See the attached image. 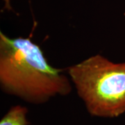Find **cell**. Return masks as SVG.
Masks as SVG:
<instances>
[{"mask_svg": "<svg viewBox=\"0 0 125 125\" xmlns=\"http://www.w3.org/2000/svg\"><path fill=\"white\" fill-rule=\"evenodd\" d=\"M28 109L25 106L16 105L11 107L0 120V125H29Z\"/></svg>", "mask_w": 125, "mask_h": 125, "instance_id": "3957f363", "label": "cell"}, {"mask_svg": "<svg viewBox=\"0 0 125 125\" xmlns=\"http://www.w3.org/2000/svg\"><path fill=\"white\" fill-rule=\"evenodd\" d=\"M4 8L7 10H11V6H10V0H4Z\"/></svg>", "mask_w": 125, "mask_h": 125, "instance_id": "277c9868", "label": "cell"}, {"mask_svg": "<svg viewBox=\"0 0 125 125\" xmlns=\"http://www.w3.org/2000/svg\"><path fill=\"white\" fill-rule=\"evenodd\" d=\"M52 67L30 38H10L0 31V84L5 93L40 104L72 91L70 79Z\"/></svg>", "mask_w": 125, "mask_h": 125, "instance_id": "6da1fadb", "label": "cell"}, {"mask_svg": "<svg viewBox=\"0 0 125 125\" xmlns=\"http://www.w3.org/2000/svg\"><path fill=\"white\" fill-rule=\"evenodd\" d=\"M67 72L92 116L113 118L125 113V62H113L96 54Z\"/></svg>", "mask_w": 125, "mask_h": 125, "instance_id": "7a4b0ae2", "label": "cell"}]
</instances>
